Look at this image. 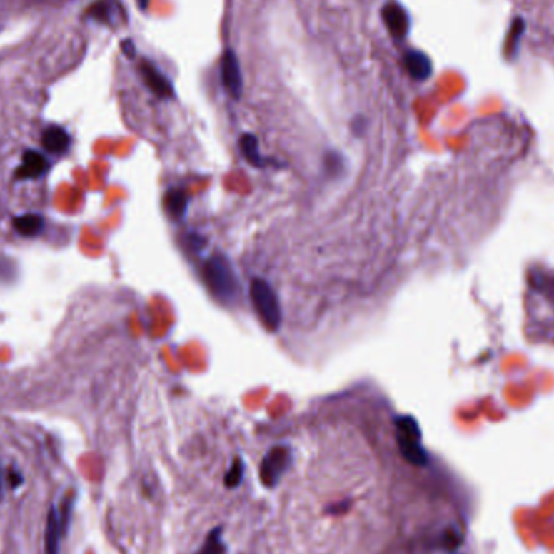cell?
Instances as JSON below:
<instances>
[{
	"instance_id": "1",
	"label": "cell",
	"mask_w": 554,
	"mask_h": 554,
	"mask_svg": "<svg viewBox=\"0 0 554 554\" xmlns=\"http://www.w3.org/2000/svg\"><path fill=\"white\" fill-rule=\"evenodd\" d=\"M203 279L208 288L221 302H231L236 298L238 291V282L236 273L224 256L216 255L203 264Z\"/></svg>"
},
{
	"instance_id": "2",
	"label": "cell",
	"mask_w": 554,
	"mask_h": 554,
	"mask_svg": "<svg viewBox=\"0 0 554 554\" xmlns=\"http://www.w3.org/2000/svg\"><path fill=\"white\" fill-rule=\"evenodd\" d=\"M250 297L256 315L260 316L263 326L268 331H277L281 328L282 311L277 297L266 281L253 279L250 286Z\"/></svg>"
},
{
	"instance_id": "3",
	"label": "cell",
	"mask_w": 554,
	"mask_h": 554,
	"mask_svg": "<svg viewBox=\"0 0 554 554\" xmlns=\"http://www.w3.org/2000/svg\"><path fill=\"white\" fill-rule=\"evenodd\" d=\"M397 443H399L401 453L408 462L415 465L426 463V453L421 448V433L418 423L412 417H402L397 420Z\"/></svg>"
},
{
	"instance_id": "4",
	"label": "cell",
	"mask_w": 554,
	"mask_h": 554,
	"mask_svg": "<svg viewBox=\"0 0 554 554\" xmlns=\"http://www.w3.org/2000/svg\"><path fill=\"white\" fill-rule=\"evenodd\" d=\"M221 78H222V83H224V88L227 89V93L231 94L233 99H240V96H242V88H243L242 71H240L238 59L232 51H226L224 56H222Z\"/></svg>"
},
{
	"instance_id": "5",
	"label": "cell",
	"mask_w": 554,
	"mask_h": 554,
	"mask_svg": "<svg viewBox=\"0 0 554 554\" xmlns=\"http://www.w3.org/2000/svg\"><path fill=\"white\" fill-rule=\"evenodd\" d=\"M288 457H291V454H288V449L286 448H274L273 450H269L261 465V480L264 485H276L281 475L287 470Z\"/></svg>"
},
{
	"instance_id": "6",
	"label": "cell",
	"mask_w": 554,
	"mask_h": 554,
	"mask_svg": "<svg viewBox=\"0 0 554 554\" xmlns=\"http://www.w3.org/2000/svg\"><path fill=\"white\" fill-rule=\"evenodd\" d=\"M49 161H47L44 156L38 151H33L29 149L25 154H23V161L21 166L15 171V178L16 180H36L44 176V173L49 171Z\"/></svg>"
},
{
	"instance_id": "7",
	"label": "cell",
	"mask_w": 554,
	"mask_h": 554,
	"mask_svg": "<svg viewBox=\"0 0 554 554\" xmlns=\"http://www.w3.org/2000/svg\"><path fill=\"white\" fill-rule=\"evenodd\" d=\"M140 74L143 76L144 83H146V86L151 89L156 96H159V98H164V99L172 98L173 89L171 81H168L158 69L153 67L151 64L143 62L140 65Z\"/></svg>"
},
{
	"instance_id": "8",
	"label": "cell",
	"mask_w": 554,
	"mask_h": 554,
	"mask_svg": "<svg viewBox=\"0 0 554 554\" xmlns=\"http://www.w3.org/2000/svg\"><path fill=\"white\" fill-rule=\"evenodd\" d=\"M41 143L46 151H49L52 154H64L69 151L71 138L69 135V131L62 129V126L52 125V126H47V129L42 131Z\"/></svg>"
},
{
	"instance_id": "9",
	"label": "cell",
	"mask_w": 554,
	"mask_h": 554,
	"mask_svg": "<svg viewBox=\"0 0 554 554\" xmlns=\"http://www.w3.org/2000/svg\"><path fill=\"white\" fill-rule=\"evenodd\" d=\"M65 533V528L60 522V515L56 508H51L47 513L46 532H44V551L46 554H59L60 538Z\"/></svg>"
},
{
	"instance_id": "10",
	"label": "cell",
	"mask_w": 554,
	"mask_h": 554,
	"mask_svg": "<svg viewBox=\"0 0 554 554\" xmlns=\"http://www.w3.org/2000/svg\"><path fill=\"white\" fill-rule=\"evenodd\" d=\"M383 20L394 38H403L408 31V16L401 5L388 4L383 9Z\"/></svg>"
},
{
	"instance_id": "11",
	"label": "cell",
	"mask_w": 554,
	"mask_h": 554,
	"mask_svg": "<svg viewBox=\"0 0 554 554\" xmlns=\"http://www.w3.org/2000/svg\"><path fill=\"white\" fill-rule=\"evenodd\" d=\"M403 65H406L408 75H411L413 80L420 81L426 80L433 71L431 60L426 54L420 51H408L406 56H403Z\"/></svg>"
},
{
	"instance_id": "12",
	"label": "cell",
	"mask_w": 554,
	"mask_h": 554,
	"mask_svg": "<svg viewBox=\"0 0 554 554\" xmlns=\"http://www.w3.org/2000/svg\"><path fill=\"white\" fill-rule=\"evenodd\" d=\"M14 227L23 237H38L44 231V219L39 214H23L14 219Z\"/></svg>"
},
{
	"instance_id": "13",
	"label": "cell",
	"mask_w": 554,
	"mask_h": 554,
	"mask_svg": "<svg viewBox=\"0 0 554 554\" xmlns=\"http://www.w3.org/2000/svg\"><path fill=\"white\" fill-rule=\"evenodd\" d=\"M186 204H188V201H186V195L182 190H171L164 196V208L176 219L183 218Z\"/></svg>"
},
{
	"instance_id": "14",
	"label": "cell",
	"mask_w": 554,
	"mask_h": 554,
	"mask_svg": "<svg viewBox=\"0 0 554 554\" xmlns=\"http://www.w3.org/2000/svg\"><path fill=\"white\" fill-rule=\"evenodd\" d=\"M240 149H242V154L251 166L263 167L266 164L260 154V148H258V140L255 138V135L246 134L240 138Z\"/></svg>"
},
{
	"instance_id": "15",
	"label": "cell",
	"mask_w": 554,
	"mask_h": 554,
	"mask_svg": "<svg viewBox=\"0 0 554 554\" xmlns=\"http://www.w3.org/2000/svg\"><path fill=\"white\" fill-rule=\"evenodd\" d=\"M522 33H523V21L522 20H515L513 23V28H510L508 39H505V47H504V49H505V54H508V56H510V54L515 52L517 44H519V39H520Z\"/></svg>"
},
{
	"instance_id": "16",
	"label": "cell",
	"mask_w": 554,
	"mask_h": 554,
	"mask_svg": "<svg viewBox=\"0 0 554 554\" xmlns=\"http://www.w3.org/2000/svg\"><path fill=\"white\" fill-rule=\"evenodd\" d=\"M224 553H226V546L222 545L219 530H214V532L209 535V538L206 540V543H204L200 554H224Z\"/></svg>"
},
{
	"instance_id": "17",
	"label": "cell",
	"mask_w": 554,
	"mask_h": 554,
	"mask_svg": "<svg viewBox=\"0 0 554 554\" xmlns=\"http://www.w3.org/2000/svg\"><path fill=\"white\" fill-rule=\"evenodd\" d=\"M242 472H243L242 462L237 460L236 463H233L232 468H231V472H228L227 477H226L227 486H231V488L232 486H237L240 483V478H242Z\"/></svg>"
},
{
	"instance_id": "18",
	"label": "cell",
	"mask_w": 554,
	"mask_h": 554,
	"mask_svg": "<svg viewBox=\"0 0 554 554\" xmlns=\"http://www.w3.org/2000/svg\"><path fill=\"white\" fill-rule=\"evenodd\" d=\"M140 5H141V7L144 9V7H146V0H140Z\"/></svg>"
}]
</instances>
